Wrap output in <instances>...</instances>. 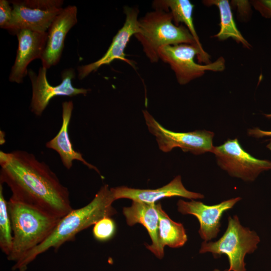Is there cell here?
<instances>
[{"label":"cell","instance_id":"obj_1","mask_svg":"<svg viewBox=\"0 0 271 271\" xmlns=\"http://www.w3.org/2000/svg\"><path fill=\"white\" fill-rule=\"evenodd\" d=\"M0 183H6L11 198L59 218L73 209L67 187L44 162L33 154L0 152Z\"/></svg>","mask_w":271,"mask_h":271},{"label":"cell","instance_id":"obj_2","mask_svg":"<svg viewBox=\"0 0 271 271\" xmlns=\"http://www.w3.org/2000/svg\"><path fill=\"white\" fill-rule=\"evenodd\" d=\"M113 194L107 184L102 186L88 204L72 209L62 217L50 236L41 244L15 263L13 269L25 270L27 265L50 248L58 249L64 243L74 239L80 231L94 225L102 218L111 217L117 212L112 204Z\"/></svg>","mask_w":271,"mask_h":271},{"label":"cell","instance_id":"obj_3","mask_svg":"<svg viewBox=\"0 0 271 271\" xmlns=\"http://www.w3.org/2000/svg\"><path fill=\"white\" fill-rule=\"evenodd\" d=\"M8 206L13 231V246L7 257L16 263L43 243L61 218L11 197Z\"/></svg>","mask_w":271,"mask_h":271},{"label":"cell","instance_id":"obj_4","mask_svg":"<svg viewBox=\"0 0 271 271\" xmlns=\"http://www.w3.org/2000/svg\"><path fill=\"white\" fill-rule=\"evenodd\" d=\"M134 37L151 63L159 60L158 50L166 46L181 44L198 45L187 28L175 25L170 12L154 9L139 20V31Z\"/></svg>","mask_w":271,"mask_h":271},{"label":"cell","instance_id":"obj_5","mask_svg":"<svg viewBox=\"0 0 271 271\" xmlns=\"http://www.w3.org/2000/svg\"><path fill=\"white\" fill-rule=\"evenodd\" d=\"M256 232L243 226L237 215L228 218V225L223 235L216 241H205L200 253L210 252L215 258L226 254L228 259V271H246L244 261L247 254L253 253L260 242Z\"/></svg>","mask_w":271,"mask_h":271},{"label":"cell","instance_id":"obj_6","mask_svg":"<svg viewBox=\"0 0 271 271\" xmlns=\"http://www.w3.org/2000/svg\"><path fill=\"white\" fill-rule=\"evenodd\" d=\"M158 56L163 62L170 65L181 85L186 84L202 76L207 71H222L225 66L223 57L210 62L209 55L195 44L162 47L158 50Z\"/></svg>","mask_w":271,"mask_h":271},{"label":"cell","instance_id":"obj_7","mask_svg":"<svg viewBox=\"0 0 271 271\" xmlns=\"http://www.w3.org/2000/svg\"><path fill=\"white\" fill-rule=\"evenodd\" d=\"M218 165L231 176L244 181H254L261 173L271 170V161L254 158L241 147L237 139H228L219 146H214Z\"/></svg>","mask_w":271,"mask_h":271},{"label":"cell","instance_id":"obj_8","mask_svg":"<svg viewBox=\"0 0 271 271\" xmlns=\"http://www.w3.org/2000/svg\"><path fill=\"white\" fill-rule=\"evenodd\" d=\"M149 131L156 137L159 149L165 153L175 148L195 155L211 152L214 147L213 132L198 130L187 132L169 130L161 125L147 110L143 111Z\"/></svg>","mask_w":271,"mask_h":271},{"label":"cell","instance_id":"obj_9","mask_svg":"<svg viewBox=\"0 0 271 271\" xmlns=\"http://www.w3.org/2000/svg\"><path fill=\"white\" fill-rule=\"evenodd\" d=\"M12 7L11 32L22 29L47 32L56 17L63 11V0L10 1Z\"/></svg>","mask_w":271,"mask_h":271},{"label":"cell","instance_id":"obj_10","mask_svg":"<svg viewBox=\"0 0 271 271\" xmlns=\"http://www.w3.org/2000/svg\"><path fill=\"white\" fill-rule=\"evenodd\" d=\"M28 75L31 81L32 96L30 104L31 111L37 116H41L50 101L56 96H74L86 95L90 89L76 88L73 86L72 80L75 76V70L68 68L62 72V81L56 86L50 85L47 78V69L42 66L38 74L32 69L28 70Z\"/></svg>","mask_w":271,"mask_h":271},{"label":"cell","instance_id":"obj_11","mask_svg":"<svg viewBox=\"0 0 271 271\" xmlns=\"http://www.w3.org/2000/svg\"><path fill=\"white\" fill-rule=\"evenodd\" d=\"M125 20L123 26L113 38L112 42L104 55L98 60L78 66V78L84 79L91 73L96 71L101 66L109 65L113 60H121L133 66L132 63L125 57L124 50L132 36L139 31V9L136 7L123 8Z\"/></svg>","mask_w":271,"mask_h":271},{"label":"cell","instance_id":"obj_12","mask_svg":"<svg viewBox=\"0 0 271 271\" xmlns=\"http://www.w3.org/2000/svg\"><path fill=\"white\" fill-rule=\"evenodd\" d=\"M241 199L237 197L213 205H207L194 199L190 201L180 199L177 205L178 211L181 214H191L197 218L200 224V236L204 241H210L216 238L220 232L223 213L233 208Z\"/></svg>","mask_w":271,"mask_h":271},{"label":"cell","instance_id":"obj_13","mask_svg":"<svg viewBox=\"0 0 271 271\" xmlns=\"http://www.w3.org/2000/svg\"><path fill=\"white\" fill-rule=\"evenodd\" d=\"M15 34L18 41V47L9 79L11 82L21 83L28 74L29 64L35 59H41L45 48L48 33L22 29Z\"/></svg>","mask_w":271,"mask_h":271},{"label":"cell","instance_id":"obj_14","mask_svg":"<svg viewBox=\"0 0 271 271\" xmlns=\"http://www.w3.org/2000/svg\"><path fill=\"white\" fill-rule=\"evenodd\" d=\"M77 9L68 6L54 19L47 32V39L41 58L42 66L49 69L60 61L64 40L70 29L77 23Z\"/></svg>","mask_w":271,"mask_h":271},{"label":"cell","instance_id":"obj_15","mask_svg":"<svg viewBox=\"0 0 271 271\" xmlns=\"http://www.w3.org/2000/svg\"><path fill=\"white\" fill-rule=\"evenodd\" d=\"M115 200L126 198L150 203L156 202L164 198L182 197L192 199H202L204 196L199 193L187 190L183 185L180 175L174 178L168 184L155 189H141L120 186L110 188Z\"/></svg>","mask_w":271,"mask_h":271},{"label":"cell","instance_id":"obj_16","mask_svg":"<svg viewBox=\"0 0 271 271\" xmlns=\"http://www.w3.org/2000/svg\"><path fill=\"white\" fill-rule=\"evenodd\" d=\"M122 213L128 225L131 226L139 223L145 227L152 241L151 244L146 245V248L157 258H163L164 251L159 245V217L156 203L132 201L130 206L123 208Z\"/></svg>","mask_w":271,"mask_h":271},{"label":"cell","instance_id":"obj_17","mask_svg":"<svg viewBox=\"0 0 271 271\" xmlns=\"http://www.w3.org/2000/svg\"><path fill=\"white\" fill-rule=\"evenodd\" d=\"M62 123L61 128L52 139L47 142V148L55 151L60 156L64 166L67 169L72 167L73 161H79L90 169H93L99 175L98 169L94 166L88 163L79 152L75 151L72 146L68 134V125L72 116L73 103L72 101H64L62 103Z\"/></svg>","mask_w":271,"mask_h":271},{"label":"cell","instance_id":"obj_18","mask_svg":"<svg viewBox=\"0 0 271 271\" xmlns=\"http://www.w3.org/2000/svg\"><path fill=\"white\" fill-rule=\"evenodd\" d=\"M154 9H160L171 14L174 24H184L190 31L197 44L203 48L195 30L193 18L194 5L189 0H156L152 3Z\"/></svg>","mask_w":271,"mask_h":271},{"label":"cell","instance_id":"obj_19","mask_svg":"<svg viewBox=\"0 0 271 271\" xmlns=\"http://www.w3.org/2000/svg\"><path fill=\"white\" fill-rule=\"evenodd\" d=\"M159 217V242L161 249L165 246L171 248L183 246L188 240L183 225L173 221L162 208L161 203H156Z\"/></svg>","mask_w":271,"mask_h":271},{"label":"cell","instance_id":"obj_20","mask_svg":"<svg viewBox=\"0 0 271 271\" xmlns=\"http://www.w3.org/2000/svg\"><path fill=\"white\" fill-rule=\"evenodd\" d=\"M203 3L208 7L215 6L219 10L220 20V30L214 37L221 41L231 38L245 48L251 47L236 27L228 1L206 0L203 1Z\"/></svg>","mask_w":271,"mask_h":271},{"label":"cell","instance_id":"obj_21","mask_svg":"<svg viewBox=\"0 0 271 271\" xmlns=\"http://www.w3.org/2000/svg\"><path fill=\"white\" fill-rule=\"evenodd\" d=\"M3 185L0 183V247L8 256L12 249L13 231L8 201L4 198Z\"/></svg>","mask_w":271,"mask_h":271},{"label":"cell","instance_id":"obj_22","mask_svg":"<svg viewBox=\"0 0 271 271\" xmlns=\"http://www.w3.org/2000/svg\"><path fill=\"white\" fill-rule=\"evenodd\" d=\"M115 224L110 217L102 218L94 225L93 234L95 239L105 241L111 238L115 232Z\"/></svg>","mask_w":271,"mask_h":271},{"label":"cell","instance_id":"obj_23","mask_svg":"<svg viewBox=\"0 0 271 271\" xmlns=\"http://www.w3.org/2000/svg\"><path fill=\"white\" fill-rule=\"evenodd\" d=\"M12 7L10 1H0V27L11 31L12 22Z\"/></svg>","mask_w":271,"mask_h":271},{"label":"cell","instance_id":"obj_24","mask_svg":"<svg viewBox=\"0 0 271 271\" xmlns=\"http://www.w3.org/2000/svg\"><path fill=\"white\" fill-rule=\"evenodd\" d=\"M250 3L262 17L271 19V0H254Z\"/></svg>","mask_w":271,"mask_h":271},{"label":"cell","instance_id":"obj_25","mask_svg":"<svg viewBox=\"0 0 271 271\" xmlns=\"http://www.w3.org/2000/svg\"><path fill=\"white\" fill-rule=\"evenodd\" d=\"M232 4L237 7V11L241 17H247L250 14V2L247 1H233Z\"/></svg>","mask_w":271,"mask_h":271},{"label":"cell","instance_id":"obj_26","mask_svg":"<svg viewBox=\"0 0 271 271\" xmlns=\"http://www.w3.org/2000/svg\"><path fill=\"white\" fill-rule=\"evenodd\" d=\"M264 115L267 118H271V114H265ZM247 134L249 136L257 139L263 137L271 138V131L263 130L258 127H254L253 128L248 129L247 130Z\"/></svg>","mask_w":271,"mask_h":271},{"label":"cell","instance_id":"obj_27","mask_svg":"<svg viewBox=\"0 0 271 271\" xmlns=\"http://www.w3.org/2000/svg\"><path fill=\"white\" fill-rule=\"evenodd\" d=\"M266 148H267L268 150L271 151V139L269 140V143L267 144V145L266 146Z\"/></svg>","mask_w":271,"mask_h":271},{"label":"cell","instance_id":"obj_28","mask_svg":"<svg viewBox=\"0 0 271 271\" xmlns=\"http://www.w3.org/2000/svg\"><path fill=\"white\" fill-rule=\"evenodd\" d=\"M213 271H220L219 269L217 268L214 269ZM224 271H228V269H225Z\"/></svg>","mask_w":271,"mask_h":271}]
</instances>
